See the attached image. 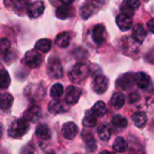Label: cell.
<instances>
[{
  "label": "cell",
  "instance_id": "cell-5",
  "mask_svg": "<svg viewBox=\"0 0 154 154\" xmlns=\"http://www.w3.org/2000/svg\"><path fill=\"white\" fill-rule=\"evenodd\" d=\"M108 85L109 81L106 77L104 75H97L93 80L92 88L97 94H103L107 90Z\"/></svg>",
  "mask_w": 154,
  "mask_h": 154
},
{
  "label": "cell",
  "instance_id": "cell-23",
  "mask_svg": "<svg viewBox=\"0 0 154 154\" xmlns=\"http://www.w3.org/2000/svg\"><path fill=\"white\" fill-rule=\"evenodd\" d=\"M90 111L97 117V116L100 117V116H104L107 113V107L103 101H98L94 105V106L92 107V109Z\"/></svg>",
  "mask_w": 154,
  "mask_h": 154
},
{
  "label": "cell",
  "instance_id": "cell-39",
  "mask_svg": "<svg viewBox=\"0 0 154 154\" xmlns=\"http://www.w3.org/2000/svg\"><path fill=\"white\" fill-rule=\"evenodd\" d=\"M14 1L15 0H4V3H5V6H9L11 5H13L14 3Z\"/></svg>",
  "mask_w": 154,
  "mask_h": 154
},
{
  "label": "cell",
  "instance_id": "cell-3",
  "mask_svg": "<svg viewBox=\"0 0 154 154\" xmlns=\"http://www.w3.org/2000/svg\"><path fill=\"white\" fill-rule=\"evenodd\" d=\"M47 73L52 79H60L63 76V68L59 59L51 58L48 61Z\"/></svg>",
  "mask_w": 154,
  "mask_h": 154
},
{
  "label": "cell",
  "instance_id": "cell-7",
  "mask_svg": "<svg viewBox=\"0 0 154 154\" xmlns=\"http://www.w3.org/2000/svg\"><path fill=\"white\" fill-rule=\"evenodd\" d=\"M81 95H82V90L79 88H77L75 86H69L66 90L65 101L69 105H75L79 100Z\"/></svg>",
  "mask_w": 154,
  "mask_h": 154
},
{
  "label": "cell",
  "instance_id": "cell-25",
  "mask_svg": "<svg viewBox=\"0 0 154 154\" xmlns=\"http://www.w3.org/2000/svg\"><path fill=\"white\" fill-rule=\"evenodd\" d=\"M51 48V42L48 39H41L35 43V49L41 52H48Z\"/></svg>",
  "mask_w": 154,
  "mask_h": 154
},
{
  "label": "cell",
  "instance_id": "cell-24",
  "mask_svg": "<svg viewBox=\"0 0 154 154\" xmlns=\"http://www.w3.org/2000/svg\"><path fill=\"white\" fill-rule=\"evenodd\" d=\"M125 96L120 93V92H117V93H115L113 95V97H111V100H110V103L111 105L116 108V109H120L124 106L125 105Z\"/></svg>",
  "mask_w": 154,
  "mask_h": 154
},
{
  "label": "cell",
  "instance_id": "cell-30",
  "mask_svg": "<svg viewBox=\"0 0 154 154\" xmlns=\"http://www.w3.org/2000/svg\"><path fill=\"white\" fill-rule=\"evenodd\" d=\"M70 14H71L70 8L67 5L59 6L56 10V16L61 20H64V19H67L68 17H69Z\"/></svg>",
  "mask_w": 154,
  "mask_h": 154
},
{
  "label": "cell",
  "instance_id": "cell-18",
  "mask_svg": "<svg viewBox=\"0 0 154 154\" xmlns=\"http://www.w3.org/2000/svg\"><path fill=\"white\" fill-rule=\"evenodd\" d=\"M71 41V35L69 32H60L55 40V43L57 46L60 47V48H66L69 45Z\"/></svg>",
  "mask_w": 154,
  "mask_h": 154
},
{
  "label": "cell",
  "instance_id": "cell-42",
  "mask_svg": "<svg viewBox=\"0 0 154 154\" xmlns=\"http://www.w3.org/2000/svg\"><path fill=\"white\" fill-rule=\"evenodd\" d=\"M45 154H55V152L52 151V150H50V151H48V152H46V153Z\"/></svg>",
  "mask_w": 154,
  "mask_h": 154
},
{
  "label": "cell",
  "instance_id": "cell-26",
  "mask_svg": "<svg viewBox=\"0 0 154 154\" xmlns=\"http://www.w3.org/2000/svg\"><path fill=\"white\" fill-rule=\"evenodd\" d=\"M97 116L92 114L91 111H88L82 120V124L86 127H94L97 125Z\"/></svg>",
  "mask_w": 154,
  "mask_h": 154
},
{
  "label": "cell",
  "instance_id": "cell-17",
  "mask_svg": "<svg viewBox=\"0 0 154 154\" xmlns=\"http://www.w3.org/2000/svg\"><path fill=\"white\" fill-rule=\"evenodd\" d=\"M14 98L11 94L6 92H0V109L3 111L8 110L13 104Z\"/></svg>",
  "mask_w": 154,
  "mask_h": 154
},
{
  "label": "cell",
  "instance_id": "cell-14",
  "mask_svg": "<svg viewBox=\"0 0 154 154\" xmlns=\"http://www.w3.org/2000/svg\"><path fill=\"white\" fill-rule=\"evenodd\" d=\"M134 83L140 88L146 89L151 84V77L144 72H138L134 75Z\"/></svg>",
  "mask_w": 154,
  "mask_h": 154
},
{
  "label": "cell",
  "instance_id": "cell-1",
  "mask_svg": "<svg viewBox=\"0 0 154 154\" xmlns=\"http://www.w3.org/2000/svg\"><path fill=\"white\" fill-rule=\"evenodd\" d=\"M30 129L28 121L23 118L14 120L8 128V135L12 138H21Z\"/></svg>",
  "mask_w": 154,
  "mask_h": 154
},
{
  "label": "cell",
  "instance_id": "cell-22",
  "mask_svg": "<svg viewBox=\"0 0 154 154\" xmlns=\"http://www.w3.org/2000/svg\"><path fill=\"white\" fill-rule=\"evenodd\" d=\"M65 110L66 109H65L63 104L60 101H59V100L51 101L50 104L48 105V111L51 114H53V115L63 113V112H65Z\"/></svg>",
  "mask_w": 154,
  "mask_h": 154
},
{
  "label": "cell",
  "instance_id": "cell-27",
  "mask_svg": "<svg viewBox=\"0 0 154 154\" xmlns=\"http://www.w3.org/2000/svg\"><path fill=\"white\" fill-rule=\"evenodd\" d=\"M113 148L116 152H125L127 149V143L123 137H117L114 143Z\"/></svg>",
  "mask_w": 154,
  "mask_h": 154
},
{
  "label": "cell",
  "instance_id": "cell-38",
  "mask_svg": "<svg viewBox=\"0 0 154 154\" xmlns=\"http://www.w3.org/2000/svg\"><path fill=\"white\" fill-rule=\"evenodd\" d=\"M153 24H154V20L153 19H151L148 23H147V27L149 28L150 32L152 33H153Z\"/></svg>",
  "mask_w": 154,
  "mask_h": 154
},
{
  "label": "cell",
  "instance_id": "cell-43",
  "mask_svg": "<svg viewBox=\"0 0 154 154\" xmlns=\"http://www.w3.org/2000/svg\"><path fill=\"white\" fill-rule=\"evenodd\" d=\"M2 134H3V128H2V125H0V138L2 137Z\"/></svg>",
  "mask_w": 154,
  "mask_h": 154
},
{
  "label": "cell",
  "instance_id": "cell-16",
  "mask_svg": "<svg viewBox=\"0 0 154 154\" xmlns=\"http://www.w3.org/2000/svg\"><path fill=\"white\" fill-rule=\"evenodd\" d=\"M146 31L142 24H136L133 30V40L137 43H142L146 38Z\"/></svg>",
  "mask_w": 154,
  "mask_h": 154
},
{
  "label": "cell",
  "instance_id": "cell-35",
  "mask_svg": "<svg viewBox=\"0 0 154 154\" xmlns=\"http://www.w3.org/2000/svg\"><path fill=\"white\" fill-rule=\"evenodd\" d=\"M125 4L133 10H136L141 5V0H126Z\"/></svg>",
  "mask_w": 154,
  "mask_h": 154
},
{
  "label": "cell",
  "instance_id": "cell-4",
  "mask_svg": "<svg viewBox=\"0 0 154 154\" xmlns=\"http://www.w3.org/2000/svg\"><path fill=\"white\" fill-rule=\"evenodd\" d=\"M24 62L29 68L35 69L39 67L42 62V56L41 55V53H39L38 51L31 50L26 52L24 57Z\"/></svg>",
  "mask_w": 154,
  "mask_h": 154
},
{
  "label": "cell",
  "instance_id": "cell-6",
  "mask_svg": "<svg viewBox=\"0 0 154 154\" xmlns=\"http://www.w3.org/2000/svg\"><path fill=\"white\" fill-rule=\"evenodd\" d=\"M25 96L31 100L41 99L44 96V89L41 85H29L24 90Z\"/></svg>",
  "mask_w": 154,
  "mask_h": 154
},
{
  "label": "cell",
  "instance_id": "cell-10",
  "mask_svg": "<svg viewBox=\"0 0 154 154\" xmlns=\"http://www.w3.org/2000/svg\"><path fill=\"white\" fill-rule=\"evenodd\" d=\"M44 9H45V6L42 1H34L31 3V5H29L26 14L29 15L30 18H37L40 15H42Z\"/></svg>",
  "mask_w": 154,
  "mask_h": 154
},
{
  "label": "cell",
  "instance_id": "cell-37",
  "mask_svg": "<svg viewBox=\"0 0 154 154\" xmlns=\"http://www.w3.org/2000/svg\"><path fill=\"white\" fill-rule=\"evenodd\" d=\"M139 99H140V96H139L138 93H133V94H131L130 97H129V102H130L131 104H132V103L137 102Z\"/></svg>",
  "mask_w": 154,
  "mask_h": 154
},
{
  "label": "cell",
  "instance_id": "cell-29",
  "mask_svg": "<svg viewBox=\"0 0 154 154\" xmlns=\"http://www.w3.org/2000/svg\"><path fill=\"white\" fill-rule=\"evenodd\" d=\"M98 136L104 142L108 141L111 137V130H110L109 126L106 125H102L98 128Z\"/></svg>",
  "mask_w": 154,
  "mask_h": 154
},
{
  "label": "cell",
  "instance_id": "cell-36",
  "mask_svg": "<svg viewBox=\"0 0 154 154\" xmlns=\"http://www.w3.org/2000/svg\"><path fill=\"white\" fill-rule=\"evenodd\" d=\"M105 1L106 0H88L87 3L96 9L97 7H101L105 4Z\"/></svg>",
  "mask_w": 154,
  "mask_h": 154
},
{
  "label": "cell",
  "instance_id": "cell-28",
  "mask_svg": "<svg viewBox=\"0 0 154 154\" xmlns=\"http://www.w3.org/2000/svg\"><path fill=\"white\" fill-rule=\"evenodd\" d=\"M94 11H95V8L91 6L89 4H88L87 2L84 5H82L79 9L80 15L83 19H88V17H90L93 14Z\"/></svg>",
  "mask_w": 154,
  "mask_h": 154
},
{
  "label": "cell",
  "instance_id": "cell-12",
  "mask_svg": "<svg viewBox=\"0 0 154 154\" xmlns=\"http://www.w3.org/2000/svg\"><path fill=\"white\" fill-rule=\"evenodd\" d=\"M116 24L120 28L121 31L125 32V31H128L132 28L133 19L129 15H126L125 14H120L116 17Z\"/></svg>",
  "mask_w": 154,
  "mask_h": 154
},
{
  "label": "cell",
  "instance_id": "cell-21",
  "mask_svg": "<svg viewBox=\"0 0 154 154\" xmlns=\"http://www.w3.org/2000/svg\"><path fill=\"white\" fill-rule=\"evenodd\" d=\"M36 135L41 140H49L51 136V129L47 125H41L36 128Z\"/></svg>",
  "mask_w": 154,
  "mask_h": 154
},
{
  "label": "cell",
  "instance_id": "cell-11",
  "mask_svg": "<svg viewBox=\"0 0 154 154\" xmlns=\"http://www.w3.org/2000/svg\"><path fill=\"white\" fill-rule=\"evenodd\" d=\"M79 132V128L77 125L73 122H68L63 125L62 126V134L65 139L67 140H72L75 138Z\"/></svg>",
  "mask_w": 154,
  "mask_h": 154
},
{
  "label": "cell",
  "instance_id": "cell-31",
  "mask_svg": "<svg viewBox=\"0 0 154 154\" xmlns=\"http://www.w3.org/2000/svg\"><path fill=\"white\" fill-rule=\"evenodd\" d=\"M127 120L120 115H116L112 118V125L117 128H125L127 126Z\"/></svg>",
  "mask_w": 154,
  "mask_h": 154
},
{
  "label": "cell",
  "instance_id": "cell-33",
  "mask_svg": "<svg viewBox=\"0 0 154 154\" xmlns=\"http://www.w3.org/2000/svg\"><path fill=\"white\" fill-rule=\"evenodd\" d=\"M63 94V86L60 83L54 84L50 91V95L52 98H59Z\"/></svg>",
  "mask_w": 154,
  "mask_h": 154
},
{
  "label": "cell",
  "instance_id": "cell-15",
  "mask_svg": "<svg viewBox=\"0 0 154 154\" xmlns=\"http://www.w3.org/2000/svg\"><path fill=\"white\" fill-rule=\"evenodd\" d=\"M81 137L84 141L86 150L89 152H94L97 150V142L92 135V134L84 131L83 134H81Z\"/></svg>",
  "mask_w": 154,
  "mask_h": 154
},
{
  "label": "cell",
  "instance_id": "cell-2",
  "mask_svg": "<svg viewBox=\"0 0 154 154\" xmlns=\"http://www.w3.org/2000/svg\"><path fill=\"white\" fill-rule=\"evenodd\" d=\"M89 75V68L83 63L76 64L69 72V78L72 82L81 83Z\"/></svg>",
  "mask_w": 154,
  "mask_h": 154
},
{
  "label": "cell",
  "instance_id": "cell-13",
  "mask_svg": "<svg viewBox=\"0 0 154 154\" xmlns=\"http://www.w3.org/2000/svg\"><path fill=\"white\" fill-rule=\"evenodd\" d=\"M117 86L123 90L131 88L134 84V75L131 73L125 74L117 79Z\"/></svg>",
  "mask_w": 154,
  "mask_h": 154
},
{
  "label": "cell",
  "instance_id": "cell-9",
  "mask_svg": "<svg viewBox=\"0 0 154 154\" xmlns=\"http://www.w3.org/2000/svg\"><path fill=\"white\" fill-rule=\"evenodd\" d=\"M41 115H42V111H41V107L36 106V105H32L31 106H29L26 111L24 112V118L26 121L32 122V123H37L39 121V119L41 118Z\"/></svg>",
  "mask_w": 154,
  "mask_h": 154
},
{
  "label": "cell",
  "instance_id": "cell-34",
  "mask_svg": "<svg viewBox=\"0 0 154 154\" xmlns=\"http://www.w3.org/2000/svg\"><path fill=\"white\" fill-rule=\"evenodd\" d=\"M11 44L10 42L5 39V38H1L0 39V54H5L10 49Z\"/></svg>",
  "mask_w": 154,
  "mask_h": 154
},
{
  "label": "cell",
  "instance_id": "cell-32",
  "mask_svg": "<svg viewBox=\"0 0 154 154\" xmlns=\"http://www.w3.org/2000/svg\"><path fill=\"white\" fill-rule=\"evenodd\" d=\"M10 77L6 70L1 69L0 70V88L5 89L10 85Z\"/></svg>",
  "mask_w": 154,
  "mask_h": 154
},
{
  "label": "cell",
  "instance_id": "cell-19",
  "mask_svg": "<svg viewBox=\"0 0 154 154\" xmlns=\"http://www.w3.org/2000/svg\"><path fill=\"white\" fill-rule=\"evenodd\" d=\"M132 119L136 127L138 128H143L144 127V125H146L148 118H147V115L144 112H136L133 115Z\"/></svg>",
  "mask_w": 154,
  "mask_h": 154
},
{
  "label": "cell",
  "instance_id": "cell-20",
  "mask_svg": "<svg viewBox=\"0 0 154 154\" xmlns=\"http://www.w3.org/2000/svg\"><path fill=\"white\" fill-rule=\"evenodd\" d=\"M31 0H15L14 1V11L19 15L27 13L28 7L31 5Z\"/></svg>",
  "mask_w": 154,
  "mask_h": 154
},
{
  "label": "cell",
  "instance_id": "cell-8",
  "mask_svg": "<svg viewBox=\"0 0 154 154\" xmlns=\"http://www.w3.org/2000/svg\"><path fill=\"white\" fill-rule=\"evenodd\" d=\"M92 39H93L94 42H96L98 45H101L104 42H106V41L107 39V33H106V27L102 24L96 25L92 31Z\"/></svg>",
  "mask_w": 154,
  "mask_h": 154
},
{
  "label": "cell",
  "instance_id": "cell-40",
  "mask_svg": "<svg viewBox=\"0 0 154 154\" xmlns=\"http://www.w3.org/2000/svg\"><path fill=\"white\" fill-rule=\"evenodd\" d=\"M60 2H61L62 4H64L65 5H70V4H72V3L74 2V0H60Z\"/></svg>",
  "mask_w": 154,
  "mask_h": 154
},
{
  "label": "cell",
  "instance_id": "cell-41",
  "mask_svg": "<svg viewBox=\"0 0 154 154\" xmlns=\"http://www.w3.org/2000/svg\"><path fill=\"white\" fill-rule=\"evenodd\" d=\"M100 154H115L112 152H109V151H104V152H101Z\"/></svg>",
  "mask_w": 154,
  "mask_h": 154
}]
</instances>
